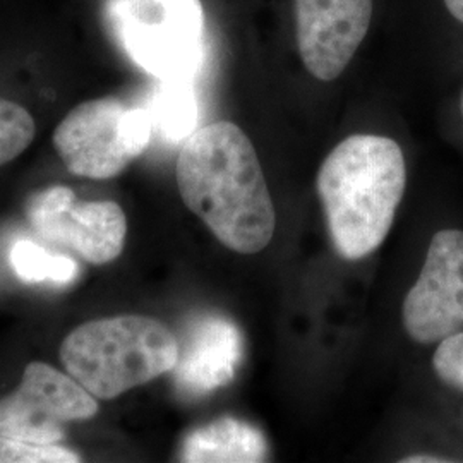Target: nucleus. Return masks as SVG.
<instances>
[{"mask_svg":"<svg viewBox=\"0 0 463 463\" xmlns=\"http://www.w3.org/2000/svg\"><path fill=\"white\" fill-rule=\"evenodd\" d=\"M175 175L184 204L225 248L256 254L269 244L275 206L258 153L239 126L222 120L187 136Z\"/></svg>","mask_w":463,"mask_h":463,"instance_id":"nucleus-1","label":"nucleus"},{"mask_svg":"<svg viewBox=\"0 0 463 463\" xmlns=\"http://www.w3.org/2000/svg\"><path fill=\"white\" fill-rule=\"evenodd\" d=\"M405 184V158L390 137L355 134L331 151L317 174V193L342 258L357 261L380 248Z\"/></svg>","mask_w":463,"mask_h":463,"instance_id":"nucleus-2","label":"nucleus"},{"mask_svg":"<svg viewBox=\"0 0 463 463\" xmlns=\"http://www.w3.org/2000/svg\"><path fill=\"white\" fill-rule=\"evenodd\" d=\"M179 359L175 335L155 317L124 315L83 323L61 345V361L99 400H114L172 373Z\"/></svg>","mask_w":463,"mask_h":463,"instance_id":"nucleus-3","label":"nucleus"},{"mask_svg":"<svg viewBox=\"0 0 463 463\" xmlns=\"http://www.w3.org/2000/svg\"><path fill=\"white\" fill-rule=\"evenodd\" d=\"M105 17L134 66L164 83H189L204 62L201 0H107Z\"/></svg>","mask_w":463,"mask_h":463,"instance_id":"nucleus-4","label":"nucleus"},{"mask_svg":"<svg viewBox=\"0 0 463 463\" xmlns=\"http://www.w3.org/2000/svg\"><path fill=\"white\" fill-rule=\"evenodd\" d=\"M151 134L146 109L117 99H88L61 120L53 146L71 174L107 181L143 155Z\"/></svg>","mask_w":463,"mask_h":463,"instance_id":"nucleus-5","label":"nucleus"},{"mask_svg":"<svg viewBox=\"0 0 463 463\" xmlns=\"http://www.w3.org/2000/svg\"><path fill=\"white\" fill-rule=\"evenodd\" d=\"M99 398L55 367L34 361L7 397L0 398V436L33 443H61L67 422L99 412Z\"/></svg>","mask_w":463,"mask_h":463,"instance_id":"nucleus-6","label":"nucleus"},{"mask_svg":"<svg viewBox=\"0 0 463 463\" xmlns=\"http://www.w3.org/2000/svg\"><path fill=\"white\" fill-rule=\"evenodd\" d=\"M26 218L45 241L90 265H107L124 250L128 220L116 201H76L72 189L53 185L30 198Z\"/></svg>","mask_w":463,"mask_h":463,"instance_id":"nucleus-7","label":"nucleus"},{"mask_svg":"<svg viewBox=\"0 0 463 463\" xmlns=\"http://www.w3.org/2000/svg\"><path fill=\"white\" fill-rule=\"evenodd\" d=\"M403 325L424 345L463 330L462 231L432 237L422 271L403 302Z\"/></svg>","mask_w":463,"mask_h":463,"instance_id":"nucleus-8","label":"nucleus"},{"mask_svg":"<svg viewBox=\"0 0 463 463\" xmlns=\"http://www.w3.org/2000/svg\"><path fill=\"white\" fill-rule=\"evenodd\" d=\"M298 47L319 81L336 80L364 42L373 0H294Z\"/></svg>","mask_w":463,"mask_h":463,"instance_id":"nucleus-9","label":"nucleus"},{"mask_svg":"<svg viewBox=\"0 0 463 463\" xmlns=\"http://www.w3.org/2000/svg\"><path fill=\"white\" fill-rule=\"evenodd\" d=\"M244 357L239 326L223 316H203L185 333L179 359L172 369L177 390L185 397H203L227 386Z\"/></svg>","mask_w":463,"mask_h":463,"instance_id":"nucleus-10","label":"nucleus"},{"mask_svg":"<svg viewBox=\"0 0 463 463\" xmlns=\"http://www.w3.org/2000/svg\"><path fill=\"white\" fill-rule=\"evenodd\" d=\"M268 443L252 424L222 417L189 432L181 448V460L189 463L265 462Z\"/></svg>","mask_w":463,"mask_h":463,"instance_id":"nucleus-11","label":"nucleus"},{"mask_svg":"<svg viewBox=\"0 0 463 463\" xmlns=\"http://www.w3.org/2000/svg\"><path fill=\"white\" fill-rule=\"evenodd\" d=\"M148 112L153 128L158 126L170 141H179L194 133L198 109L194 95L185 83H166L156 93L153 109Z\"/></svg>","mask_w":463,"mask_h":463,"instance_id":"nucleus-12","label":"nucleus"},{"mask_svg":"<svg viewBox=\"0 0 463 463\" xmlns=\"http://www.w3.org/2000/svg\"><path fill=\"white\" fill-rule=\"evenodd\" d=\"M11 265L23 281H52L66 285L80 273L78 263L62 254H50L32 241H17L11 249Z\"/></svg>","mask_w":463,"mask_h":463,"instance_id":"nucleus-13","label":"nucleus"},{"mask_svg":"<svg viewBox=\"0 0 463 463\" xmlns=\"http://www.w3.org/2000/svg\"><path fill=\"white\" fill-rule=\"evenodd\" d=\"M36 124L16 101L0 99V166L13 162L33 143Z\"/></svg>","mask_w":463,"mask_h":463,"instance_id":"nucleus-14","label":"nucleus"},{"mask_svg":"<svg viewBox=\"0 0 463 463\" xmlns=\"http://www.w3.org/2000/svg\"><path fill=\"white\" fill-rule=\"evenodd\" d=\"M83 458L59 443H33L0 436V463H78Z\"/></svg>","mask_w":463,"mask_h":463,"instance_id":"nucleus-15","label":"nucleus"},{"mask_svg":"<svg viewBox=\"0 0 463 463\" xmlns=\"http://www.w3.org/2000/svg\"><path fill=\"white\" fill-rule=\"evenodd\" d=\"M432 365L439 380L463 392V330L439 342L432 357Z\"/></svg>","mask_w":463,"mask_h":463,"instance_id":"nucleus-16","label":"nucleus"},{"mask_svg":"<svg viewBox=\"0 0 463 463\" xmlns=\"http://www.w3.org/2000/svg\"><path fill=\"white\" fill-rule=\"evenodd\" d=\"M445 5L451 16L463 23V0H445Z\"/></svg>","mask_w":463,"mask_h":463,"instance_id":"nucleus-17","label":"nucleus"},{"mask_svg":"<svg viewBox=\"0 0 463 463\" xmlns=\"http://www.w3.org/2000/svg\"><path fill=\"white\" fill-rule=\"evenodd\" d=\"M403 462H445V460H443V458H434V457H426V455H420V457H411V458H405Z\"/></svg>","mask_w":463,"mask_h":463,"instance_id":"nucleus-18","label":"nucleus"}]
</instances>
